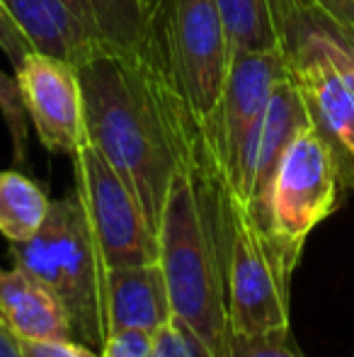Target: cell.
<instances>
[{"label": "cell", "instance_id": "obj_1", "mask_svg": "<svg viewBox=\"0 0 354 357\" xmlns=\"http://www.w3.org/2000/svg\"><path fill=\"white\" fill-rule=\"evenodd\" d=\"M76 71L83 90L88 144L102 153L136 197L151 229L158 231L177 158L138 47L134 52L99 54L76 66Z\"/></svg>", "mask_w": 354, "mask_h": 357}, {"label": "cell", "instance_id": "obj_2", "mask_svg": "<svg viewBox=\"0 0 354 357\" xmlns=\"http://www.w3.org/2000/svg\"><path fill=\"white\" fill-rule=\"evenodd\" d=\"M156 236L172 319L194 333L209 357H226L231 326L221 245L192 183L179 168L168 190Z\"/></svg>", "mask_w": 354, "mask_h": 357}, {"label": "cell", "instance_id": "obj_3", "mask_svg": "<svg viewBox=\"0 0 354 357\" xmlns=\"http://www.w3.org/2000/svg\"><path fill=\"white\" fill-rule=\"evenodd\" d=\"M10 258L61 301L76 340L102 350L107 338L104 265L76 190L51 202L32 238L10 243Z\"/></svg>", "mask_w": 354, "mask_h": 357}, {"label": "cell", "instance_id": "obj_4", "mask_svg": "<svg viewBox=\"0 0 354 357\" xmlns=\"http://www.w3.org/2000/svg\"><path fill=\"white\" fill-rule=\"evenodd\" d=\"M340 170L313 124L298 129L279 158L265 207V238L293 278L311 231L342 202Z\"/></svg>", "mask_w": 354, "mask_h": 357}, {"label": "cell", "instance_id": "obj_5", "mask_svg": "<svg viewBox=\"0 0 354 357\" xmlns=\"http://www.w3.org/2000/svg\"><path fill=\"white\" fill-rule=\"evenodd\" d=\"M34 52L81 66L99 54L134 52L151 10L141 0H3Z\"/></svg>", "mask_w": 354, "mask_h": 357}, {"label": "cell", "instance_id": "obj_6", "mask_svg": "<svg viewBox=\"0 0 354 357\" xmlns=\"http://www.w3.org/2000/svg\"><path fill=\"white\" fill-rule=\"evenodd\" d=\"M221 255L233 333H291V275L274 258L267 238L236 192L228 195L221 209Z\"/></svg>", "mask_w": 354, "mask_h": 357}, {"label": "cell", "instance_id": "obj_7", "mask_svg": "<svg viewBox=\"0 0 354 357\" xmlns=\"http://www.w3.org/2000/svg\"><path fill=\"white\" fill-rule=\"evenodd\" d=\"M148 37L168 61L192 109L207 122L231 61L216 0H161L148 17Z\"/></svg>", "mask_w": 354, "mask_h": 357}, {"label": "cell", "instance_id": "obj_8", "mask_svg": "<svg viewBox=\"0 0 354 357\" xmlns=\"http://www.w3.org/2000/svg\"><path fill=\"white\" fill-rule=\"evenodd\" d=\"M71 158L76 170V195L86 209L104 270L158 260L156 231L102 153L86 142Z\"/></svg>", "mask_w": 354, "mask_h": 357}, {"label": "cell", "instance_id": "obj_9", "mask_svg": "<svg viewBox=\"0 0 354 357\" xmlns=\"http://www.w3.org/2000/svg\"><path fill=\"white\" fill-rule=\"evenodd\" d=\"M289 75L291 68L279 49L231 54L223 90L207 119L209 139L231 185H236L248 146L260 127L274 88Z\"/></svg>", "mask_w": 354, "mask_h": 357}, {"label": "cell", "instance_id": "obj_10", "mask_svg": "<svg viewBox=\"0 0 354 357\" xmlns=\"http://www.w3.org/2000/svg\"><path fill=\"white\" fill-rule=\"evenodd\" d=\"M19 98L39 142L54 153L76 155L88 142L83 90L76 66L32 52L15 68Z\"/></svg>", "mask_w": 354, "mask_h": 357}, {"label": "cell", "instance_id": "obj_11", "mask_svg": "<svg viewBox=\"0 0 354 357\" xmlns=\"http://www.w3.org/2000/svg\"><path fill=\"white\" fill-rule=\"evenodd\" d=\"M306 124H311L306 102H303V95L298 90L296 80L289 75L274 88L265 114L260 119V127H257L255 137L248 146L238 180L233 185L238 199L246 204V209L255 219L262 236H265L267 192L269 185H272L274 170H277L279 158L287 151L289 142Z\"/></svg>", "mask_w": 354, "mask_h": 357}, {"label": "cell", "instance_id": "obj_12", "mask_svg": "<svg viewBox=\"0 0 354 357\" xmlns=\"http://www.w3.org/2000/svg\"><path fill=\"white\" fill-rule=\"evenodd\" d=\"M107 335L119 331H146L156 335L172 321L166 275L158 260L104 270Z\"/></svg>", "mask_w": 354, "mask_h": 357}, {"label": "cell", "instance_id": "obj_13", "mask_svg": "<svg viewBox=\"0 0 354 357\" xmlns=\"http://www.w3.org/2000/svg\"><path fill=\"white\" fill-rule=\"evenodd\" d=\"M0 316L19 340H76L61 301L22 268H0Z\"/></svg>", "mask_w": 354, "mask_h": 357}, {"label": "cell", "instance_id": "obj_14", "mask_svg": "<svg viewBox=\"0 0 354 357\" xmlns=\"http://www.w3.org/2000/svg\"><path fill=\"white\" fill-rule=\"evenodd\" d=\"M51 207L49 195L19 170H0V234L10 243L32 238Z\"/></svg>", "mask_w": 354, "mask_h": 357}, {"label": "cell", "instance_id": "obj_15", "mask_svg": "<svg viewBox=\"0 0 354 357\" xmlns=\"http://www.w3.org/2000/svg\"><path fill=\"white\" fill-rule=\"evenodd\" d=\"M228 37V54L277 49L267 0H216Z\"/></svg>", "mask_w": 354, "mask_h": 357}, {"label": "cell", "instance_id": "obj_16", "mask_svg": "<svg viewBox=\"0 0 354 357\" xmlns=\"http://www.w3.org/2000/svg\"><path fill=\"white\" fill-rule=\"evenodd\" d=\"M0 114L5 119V127L10 134V144H13V158L17 165L27 160V109L19 98L15 75H8L0 68Z\"/></svg>", "mask_w": 354, "mask_h": 357}, {"label": "cell", "instance_id": "obj_17", "mask_svg": "<svg viewBox=\"0 0 354 357\" xmlns=\"http://www.w3.org/2000/svg\"><path fill=\"white\" fill-rule=\"evenodd\" d=\"M226 357H306L298 350L291 333H267V335H241L228 333Z\"/></svg>", "mask_w": 354, "mask_h": 357}, {"label": "cell", "instance_id": "obj_18", "mask_svg": "<svg viewBox=\"0 0 354 357\" xmlns=\"http://www.w3.org/2000/svg\"><path fill=\"white\" fill-rule=\"evenodd\" d=\"M151 357H209L207 348L189 333L179 321L172 319L153 335V353Z\"/></svg>", "mask_w": 354, "mask_h": 357}, {"label": "cell", "instance_id": "obj_19", "mask_svg": "<svg viewBox=\"0 0 354 357\" xmlns=\"http://www.w3.org/2000/svg\"><path fill=\"white\" fill-rule=\"evenodd\" d=\"M153 335L146 331H119L104 338L99 357H151Z\"/></svg>", "mask_w": 354, "mask_h": 357}, {"label": "cell", "instance_id": "obj_20", "mask_svg": "<svg viewBox=\"0 0 354 357\" xmlns=\"http://www.w3.org/2000/svg\"><path fill=\"white\" fill-rule=\"evenodd\" d=\"M0 49L8 56V61L13 63V68H17L22 63V59L34 52L29 39L24 37V32L15 24V20L5 10L3 0H0Z\"/></svg>", "mask_w": 354, "mask_h": 357}, {"label": "cell", "instance_id": "obj_21", "mask_svg": "<svg viewBox=\"0 0 354 357\" xmlns=\"http://www.w3.org/2000/svg\"><path fill=\"white\" fill-rule=\"evenodd\" d=\"M24 357H97L78 340H19Z\"/></svg>", "mask_w": 354, "mask_h": 357}, {"label": "cell", "instance_id": "obj_22", "mask_svg": "<svg viewBox=\"0 0 354 357\" xmlns=\"http://www.w3.org/2000/svg\"><path fill=\"white\" fill-rule=\"evenodd\" d=\"M313 3L321 5L335 22L354 34V0H313Z\"/></svg>", "mask_w": 354, "mask_h": 357}, {"label": "cell", "instance_id": "obj_23", "mask_svg": "<svg viewBox=\"0 0 354 357\" xmlns=\"http://www.w3.org/2000/svg\"><path fill=\"white\" fill-rule=\"evenodd\" d=\"M0 357H24L19 338L8 328V324L0 316Z\"/></svg>", "mask_w": 354, "mask_h": 357}, {"label": "cell", "instance_id": "obj_24", "mask_svg": "<svg viewBox=\"0 0 354 357\" xmlns=\"http://www.w3.org/2000/svg\"><path fill=\"white\" fill-rule=\"evenodd\" d=\"M340 44L345 49V56L350 59V63L354 66V34L347 32V29H340Z\"/></svg>", "mask_w": 354, "mask_h": 357}, {"label": "cell", "instance_id": "obj_25", "mask_svg": "<svg viewBox=\"0 0 354 357\" xmlns=\"http://www.w3.org/2000/svg\"><path fill=\"white\" fill-rule=\"evenodd\" d=\"M141 3H143V5H146V8H148V10H153V8H156V5H158V3H161V0H141Z\"/></svg>", "mask_w": 354, "mask_h": 357}]
</instances>
